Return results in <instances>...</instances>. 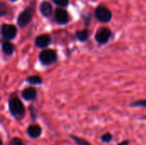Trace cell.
Here are the masks:
<instances>
[{
  "instance_id": "20",
  "label": "cell",
  "mask_w": 146,
  "mask_h": 145,
  "mask_svg": "<svg viewBox=\"0 0 146 145\" xmlns=\"http://www.w3.org/2000/svg\"><path fill=\"white\" fill-rule=\"evenodd\" d=\"M29 111H30V116L33 121H36L37 120V114H36V110L35 108L33 107V105H30L29 106Z\"/></svg>"
},
{
  "instance_id": "5",
  "label": "cell",
  "mask_w": 146,
  "mask_h": 145,
  "mask_svg": "<svg viewBox=\"0 0 146 145\" xmlns=\"http://www.w3.org/2000/svg\"><path fill=\"white\" fill-rule=\"evenodd\" d=\"M1 33L4 40H12L16 37L17 28L12 24H3L1 27Z\"/></svg>"
},
{
  "instance_id": "3",
  "label": "cell",
  "mask_w": 146,
  "mask_h": 145,
  "mask_svg": "<svg viewBox=\"0 0 146 145\" xmlns=\"http://www.w3.org/2000/svg\"><path fill=\"white\" fill-rule=\"evenodd\" d=\"M96 18L103 23L110 22L112 19V12L104 5H99L95 9Z\"/></svg>"
},
{
  "instance_id": "16",
  "label": "cell",
  "mask_w": 146,
  "mask_h": 145,
  "mask_svg": "<svg viewBox=\"0 0 146 145\" xmlns=\"http://www.w3.org/2000/svg\"><path fill=\"white\" fill-rule=\"evenodd\" d=\"M113 138H114V137L110 132H105L104 134H103L100 137V140L104 144H110L113 140Z\"/></svg>"
},
{
  "instance_id": "17",
  "label": "cell",
  "mask_w": 146,
  "mask_h": 145,
  "mask_svg": "<svg viewBox=\"0 0 146 145\" xmlns=\"http://www.w3.org/2000/svg\"><path fill=\"white\" fill-rule=\"evenodd\" d=\"M130 107L133 108H137V107H141V108H146V99H142L139 101H134L130 103Z\"/></svg>"
},
{
  "instance_id": "2",
  "label": "cell",
  "mask_w": 146,
  "mask_h": 145,
  "mask_svg": "<svg viewBox=\"0 0 146 145\" xmlns=\"http://www.w3.org/2000/svg\"><path fill=\"white\" fill-rule=\"evenodd\" d=\"M34 11H35V3L33 2L27 7H26V9L22 12H21V14L19 15L17 18L18 26L21 28L27 26L31 22L33 17Z\"/></svg>"
},
{
  "instance_id": "1",
  "label": "cell",
  "mask_w": 146,
  "mask_h": 145,
  "mask_svg": "<svg viewBox=\"0 0 146 145\" xmlns=\"http://www.w3.org/2000/svg\"><path fill=\"white\" fill-rule=\"evenodd\" d=\"M9 110L12 117L17 121H21L26 116V109L22 102L16 96V94H12L8 102Z\"/></svg>"
},
{
  "instance_id": "4",
  "label": "cell",
  "mask_w": 146,
  "mask_h": 145,
  "mask_svg": "<svg viewBox=\"0 0 146 145\" xmlns=\"http://www.w3.org/2000/svg\"><path fill=\"white\" fill-rule=\"evenodd\" d=\"M39 61L44 65H50L56 61V52L50 49H44L39 53Z\"/></svg>"
},
{
  "instance_id": "12",
  "label": "cell",
  "mask_w": 146,
  "mask_h": 145,
  "mask_svg": "<svg viewBox=\"0 0 146 145\" xmlns=\"http://www.w3.org/2000/svg\"><path fill=\"white\" fill-rule=\"evenodd\" d=\"M2 51L6 56H11L15 52V45L9 40H3L2 42Z\"/></svg>"
},
{
  "instance_id": "14",
  "label": "cell",
  "mask_w": 146,
  "mask_h": 145,
  "mask_svg": "<svg viewBox=\"0 0 146 145\" xmlns=\"http://www.w3.org/2000/svg\"><path fill=\"white\" fill-rule=\"evenodd\" d=\"M26 81L31 85H40L42 84L43 82V79L40 76L38 75H31L29 77H27L26 79Z\"/></svg>"
},
{
  "instance_id": "10",
  "label": "cell",
  "mask_w": 146,
  "mask_h": 145,
  "mask_svg": "<svg viewBox=\"0 0 146 145\" xmlns=\"http://www.w3.org/2000/svg\"><path fill=\"white\" fill-rule=\"evenodd\" d=\"M37 91L33 87H27L25 88L21 91V97L26 101H34L37 98Z\"/></svg>"
},
{
  "instance_id": "18",
  "label": "cell",
  "mask_w": 146,
  "mask_h": 145,
  "mask_svg": "<svg viewBox=\"0 0 146 145\" xmlns=\"http://www.w3.org/2000/svg\"><path fill=\"white\" fill-rule=\"evenodd\" d=\"M8 145H27L26 143L20 138H13L9 140Z\"/></svg>"
},
{
  "instance_id": "24",
  "label": "cell",
  "mask_w": 146,
  "mask_h": 145,
  "mask_svg": "<svg viewBox=\"0 0 146 145\" xmlns=\"http://www.w3.org/2000/svg\"><path fill=\"white\" fill-rule=\"evenodd\" d=\"M11 2H15V1H17V0H10Z\"/></svg>"
},
{
  "instance_id": "22",
  "label": "cell",
  "mask_w": 146,
  "mask_h": 145,
  "mask_svg": "<svg viewBox=\"0 0 146 145\" xmlns=\"http://www.w3.org/2000/svg\"><path fill=\"white\" fill-rule=\"evenodd\" d=\"M130 144H131L130 140H124V141H121V142L118 143L116 145H129Z\"/></svg>"
},
{
  "instance_id": "9",
  "label": "cell",
  "mask_w": 146,
  "mask_h": 145,
  "mask_svg": "<svg viewBox=\"0 0 146 145\" xmlns=\"http://www.w3.org/2000/svg\"><path fill=\"white\" fill-rule=\"evenodd\" d=\"M42 127L39 125L37 124H33L28 126V127L27 128V134L30 138L33 139H37L38 138L41 137L42 135Z\"/></svg>"
},
{
  "instance_id": "15",
  "label": "cell",
  "mask_w": 146,
  "mask_h": 145,
  "mask_svg": "<svg viewBox=\"0 0 146 145\" xmlns=\"http://www.w3.org/2000/svg\"><path fill=\"white\" fill-rule=\"evenodd\" d=\"M70 138L73 139V141L76 144L78 145H92V144H90L88 141H86V139H84V138H79V137H77V136H75V135H73V134H71L70 135Z\"/></svg>"
},
{
  "instance_id": "19",
  "label": "cell",
  "mask_w": 146,
  "mask_h": 145,
  "mask_svg": "<svg viewBox=\"0 0 146 145\" xmlns=\"http://www.w3.org/2000/svg\"><path fill=\"white\" fill-rule=\"evenodd\" d=\"M52 1L56 5H57L58 7H62V8L68 6V4L69 3L68 0H52Z\"/></svg>"
},
{
  "instance_id": "6",
  "label": "cell",
  "mask_w": 146,
  "mask_h": 145,
  "mask_svg": "<svg viewBox=\"0 0 146 145\" xmlns=\"http://www.w3.org/2000/svg\"><path fill=\"white\" fill-rule=\"evenodd\" d=\"M111 35H112V32L110 28L105 27V26L100 27L96 32L95 39L98 44H104L110 40V38H111Z\"/></svg>"
},
{
  "instance_id": "23",
  "label": "cell",
  "mask_w": 146,
  "mask_h": 145,
  "mask_svg": "<svg viewBox=\"0 0 146 145\" xmlns=\"http://www.w3.org/2000/svg\"><path fill=\"white\" fill-rule=\"evenodd\" d=\"M141 119H142V120H146V116H144V117H142Z\"/></svg>"
},
{
  "instance_id": "7",
  "label": "cell",
  "mask_w": 146,
  "mask_h": 145,
  "mask_svg": "<svg viewBox=\"0 0 146 145\" xmlns=\"http://www.w3.org/2000/svg\"><path fill=\"white\" fill-rule=\"evenodd\" d=\"M55 20L58 24L64 25L68 22L69 20V15L66 9L61 8H58L55 11Z\"/></svg>"
},
{
  "instance_id": "11",
  "label": "cell",
  "mask_w": 146,
  "mask_h": 145,
  "mask_svg": "<svg viewBox=\"0 0 146 145\" xmlns=\"http://www.w3.org/2000/svg\"><path fill=\"white\" fill-rule=\"evenodd\" d=\"M39 10L41 12V14L44 16V17H49L51 15L52 12H53V9H52V5L50 2L48 1H44L41 3L40 7H39Z\"/></svg>"
},
{
  "instance_id": "21",
  "label": "cell",
  "mask_w": 146,
  "mask_h": 145,
  "mask_svg": "<svg viewBox=\"0 0 146 145\" xmlns=\"http://www.w3.org/2000/svg\"><path fill=\"white\" fill-rule=\"evenodd\" d=\"M7 12H8L7 5L3 2H1L0 3V15L3 16V15H5L7 14Z\"/></svg>"
},
{
  "instance_id": "8",
  "label": "cell",
  "mask_w": 146,
  "mask_h": 145,
  "mask_svg": "<svg viewBox=\"0 0 146 145\" xmlns=\"http://www.w3.org/2000/svg\"><path fill=\"white\" fill-rule=\"evenodd\" d=\"M34 43H35V45L38 48L44 49V48L48 47L50 44V43H51V37L49 34H46V33L38 35L35 38Z\"/></svg>"
},
{
  "instance_id": "13",
  "label": "cell",
  "mask_w": 146,
  "mask_h": 145,
  "mask_svg": "<svg viewBox=\"0 0 146 145\" xmlns=\"http://www.w3.org/2000/svg\"><path fill=\"white\" fill-rule=\"evenodd\" d=\"M75 36L78 40H80L81 42H85L89 38V32L87 29H82V30L77 31L75 32Z\"/></svg>"
}]
</instances>
